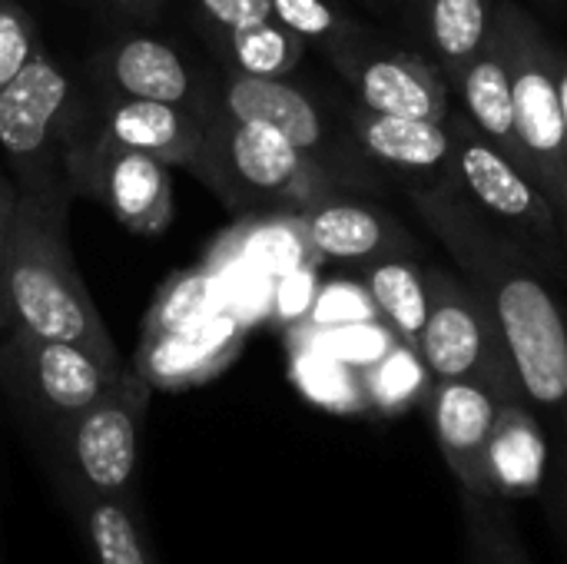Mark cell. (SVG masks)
<instances>
[{"label":"cell","instance_id":"f1b7e54d","mask_svg":"<svg viewBox=\"0 0 567 564\" xmlns=\"http://www.w3.org/2000/svg\"><path fill=\"white\" fill-rule=\"evenodd\" d=\"M409 349H412L409 342H399L375 366L362 369L365 396H369L372 406L395 412V409H402L415 396V389H422V372H429V369L419 359V352H409Z\"/></svg>","mask_w":567,"mask_h":564},{"label":"cell","instance_id":"4dcf8cb0","mask_svg":"<svg viewBox=\"0 0 567 564\" xmlns=\"http://www.w3.org/2000/svg\"><path fill=\"white\" fill-rule=\"evenodd\" d=\"M40 47L30 13L13 0H0V90L40 53Z\"/></svg>","mask_w":567,"mask_h":564},{"label":"cell","instance_id":"e0dca14e","mask_svg":"<svg viewBox=\"0 0 567 564\" xmlns=\"http://www.w3.org/2000/svg\"><path fill=\"white\" fill-rule=\"evenodd\" d=\"M488 455H492L498 499H525L542 489L548 469V445L542 425L522 402L515 399L498 402Z\"/></svg>","mask_w":567,"mask_h":564},{"label":"cell","instance_id":"7c38bea8","mask_svg":"<svg viewBox=\"0 0 567 564\" xmlns=\"http://www.w3.org/2000/svg\"><path fill=\"white\" fill-rule=\"evenodd\" d=\"M243 346V319L223 309L189 329L146 332L143 339V372L163 386H189L219 372Z\"/></svg>","mask_w":567,"mask_h":564},{"label":"cell","instance_id":"2e32d148","mask_svg":"<svg viewBox=\"0 0 567 564\" xmlns=\"http://www.w3.org/2000/svg\"><path fill=\"white\" fill-rule=\"evenodd\" d=\"M359 93L372 113L442 120L449 113L445 86L415 57H379L359 70Z\"/></svg>","mask_w":567,"mask_h":564},{"label":"cell","instance_id":"5bb4252c","mask_svg":"<svg viewBox=\"0 0 567 564\" xmlns=\"http://www.w3.org/2000/svg\"><path fill=\"white\" fill-rule=\"evenodd\" d=\"M106 76L116 96L159 100L193 110L199 106L196 83L186 60L179 57V50L153 37H133L116 43L106 53Z\"/></svg>","mask_w":567,"mask_h":564},{"label":"cell","instance_id":"6da1fadb","mask_svg":"<svg viewBox=\"0 0 567 564\" xmlns=\"http://www.w3.org/2000/svg\"><path fill=\"white\" fill-rule=\"evenodd\" d=\"M63 209L66 206L60 203L17 193L7 259L10 326H20L40 339L80 346L110 372H123L116 342L66 249Z\"/></svg>","mask_w":567,"mask_h":564},{"label":"cell","instance_id":"9a60e30c","mask_svg":"<svg viewBox=\"0 0 567 564\" xmlns=\"http://www.w3.org/2000/svg\"><path fill=\"white\" fill-rule=\"evenodd\" d=\"M458 170L485 209H492L505 219H515V223H528L535 229L555 226L545 196H538V189L528 183L525 170L518 163H512L498 146L465 140L458 150Z\"/></svg>","mask_w":567,"mask_h":564},{"label":"cell","instance_id":"52a82bcc","mask_svg":"<svg viewBox=\"0 0 567 564\" xmlns=\"http://www.w3.org/2000/svg\"><path fill=\"white\" fill-rule=\"evenodd\" d=\"M76 183L96 189L110 213L140 236L163 233L173 219L169 163L156 156L90 136L83 146H73V186Z\"/></svg>","mask_w":567,"mask_h":564},{"label":"cell","instance_id":"4fadbf2b","mask_svg":"<svg viewBox=\"0 0 567 564\" xmlns=\"http://www.w3.org/2000/svg\"><path fill=\"white\" fill-rule=\"evenodd\" d=\"M216 106L236 120L266 123L279 130L306 153H312L326 140L316 103L302 90L282 83V76H252L243 70L226 73Z\"/></svg>","mask_w":567,"mask_h":564},{"label":"cell","instance_id":"9c48e42d","mask_svg":"<svg viewBox=\"0 0 567 564\" xmlns=\"http://www.w3.org/2000/svg\"><path fill=\"white\" fill-rule=\"evenodd\" d=\"M146 386L123 372L83 416L73 419V459L96 492H120L136 472V425Z\"/></svg>","mask_w":567,"mask_h":564},{"label":"cell","instance_id":"44dd1931","mask_svg":"<svg viewBox=\"0 0 567 564\" xmlns=\"http://www.w3.org/2000/svg\"><path fill=\"white\" fill-rule=\"evenodd\" d=\"M365 289L385 319V326L415 349L429 312H432V289L422 283L415 266L409 263H379L369 269Z\"/></svg>","mask_w":567,"mask_h":564},{"label":"cell","instance_id":"836d02e7","mask_svg":"<svg viewBox=\"0 0 567 564\" xmlns=\"http://www.w3.org/2000/svg\"><path fill=\"white\" fill-rule=\"evenodd\" d=\"M199 7H203V13L216 27H223L229 33L276 17L272 13V0H199Z\"/></svg>","mask_w":567,"mask_h":564},{"label":"cell","instance_id":"cb8c5ba5","mask_svg":"<svg viewBox=\"0 0 567 564\" xmlns=\"http://www.w3.org/2000/svg\"><path fill=\"white\" fill-rule=\"evenodd\" d=\"M226 286L223 279H216L213 273H189V276H179L173 279L153 312H150V326L146 332H176V329H189L223 309H233L229 299H226Z\"/></svg>","mask_w":567,"mask_h":564},{"label":"cell","instance_id":"603a6c76","mask_svg":"<svg viewBox=\"0 0 567 564\" xmlns=\"http://www.w3.org/2000/svg\"><path fill=\"white\" fill-rule=\"evenodd\" d=\"M472 564H532L508 499H475L462 492Z\"/></svg>","mask_w":567,"mask_h":564},{"label":"cell","instance_id":"d6a6232c","mask_svg":"<svg viewBox=\"0 0 567 564\" xmlns=\"http://www.w3.org/2000/svg\"><path fill=\"white\" fill-rule=\"evenodd\" d=\"M272 13L306 40H326L339 30V17L326 0H272Z\"/></svg>","mask_w":567,"mask_h":564},{"label":"cell","instance_id":"3957f363","mask_svg":"<svg viewBox=\"0 0 567 564\" xmlns=\"http://www.w3.org/2000/svg\"><path fill=\"white\" fill-rule=\"evenodd\" d=\"M203 146L196 173L233 203H286L306 206L319 193V173L306 150L266 123H249L219 106H196Z\"/></svg>","mask_w":567,"mask_h":564},{"label":"cell","instance_id":"4316f807","mask_svg":"<svg viewBox=\"0 0 567 564\" xmlns=\"http://www.w3.org/2000/svg\"><path fill=\"white\" fill-rule=\"evenodd\" d=\"M229 50H233L236 70L252 73V76H282L299 63L306 50V37H299L296 30H289L286 23L272 17V20L229 33Z\"/></svg>","mask_w":567,"mask_h":564},{"label":"cell","instance_id":"ac0fdd59","mask_svg":"<svg viewBox=\"0 0 567 564\" xmlns=\"http://www.w3.org/2000/svg\"><path fill=\"white\" fill-rule=\"evenodd\" d=\"M462 93H465V106L472 113V120L478 123V130L485 136H492V143L528 173L525 163V150L518 140V126H515V86H512V66L505 57V47L492 43V53L475 57L465 73H462Z\"/></svg>","mask_w":567,"mask_h":564},{"label":"cell","instance_id":"7a4b0ae2","mask_svg":"<svg viewBox=\"0 0 567 564\" xmlns=\"http://www.w3.org/2000/svg\"><path fill=\"white\" fill-rule=\"evenodd\" d=\"M76 90L60 63L40 53L0 90V150L17 193L66 206L73 193Z\"/></svg>","mask_w":567,"mask_h":564},{"label":"cell","instance_id":"d590c367","mask_svg":"<svg viewBox=\"0 0 567 564\" xmlns=\"http://www.w3.org/2000/svg\"><path fill=\"white\" fill-rule=\"evenodd\" d=\"M558 96H561V116H565V136H567V57L558 53Z\"/></svg>","mask_w":567,"mask_h":564},{"label":"cell","instance_id":"7402d4cb","mask_svg":"<svg viewBox=\"0 0 567 564\" xmlns=\"http://www.w3.org/2000/svg\"><path fill=\"white\" fill-rule=\"evenodd\" d=\"M309 239L322 259H365L389 246L385 219H379L372 209L362 206H316L306 216Z\"/></svg>","mask_w":567,"mask_h":564},{"label":"cell","instance_id":"d6986e66","mask_svg":"<svg viewBox=\"0 0 567 564\" xmlns=\"http://www.w3.org/2000/svg\"><path fill=\"white\" fill-rule=\"evenodd\" d=\"M359 140L382 160L402 170H435L449 156L442 120L369 113L359 120Z\"/></svg>","mask_w":567,"mask_h":564},{"label":"cell","instance_id":"30bf717a","mask_svg":"<svg viewBox=\"0 0 567 564\" xmlns=\"http://www.w3.org/2000/svg\"><path fill=\"white\" fill-rule=\"evenodd\" d=\"M415 352L435 382L475 379L492 352L485 316L445 276H432V312Z\"/></svg>","mask_w":567,"mask_h":564},{"label":"cell","instance_id":"e575fe53","mask_svg":"<svg viewBox=\"0 0 567 564\" xmlns=\"http://www.w3.org/2000/svg\"><path fill=\"white\" fill-rule=\"evenodd\" d=\"M13 209H17V186L0 170V332L10 329V299H7V259H10V236H13Z\"/></svg>","mask_w":567,"mask_h":564},{"label":"cell","instance_id":"d4e9b609","mask_svg":"<svg viewBox=\"0 0 567 564\" xmlns=\"http://www.w3.org/2000/svg\"><path fill=\"white\" fill-rule=\"evenodd\" d=\"M296 379H299L302 392L312 396L319 406L342 409V412L369 406L362 369L329 356L319 346L299 342V349H296Z\"/></svg>","mask_w":567,"mask_h":564},{"label":"cell","instance_id":"277c9868","mask_svg":"<svg viewBox=\"0 0 567 564\" xmlns=\"http://www.w3.org/2000/svg\"><path fill=\"white\" fill-rule=\"evenodd\" d=\"M495 37L505 47L512 66L515 126L528 173L545 186V193H551L555 203L567 209V136L558 96V57L535 33V27L508 7L502 10Z\"/></svg>","mask_w":567,"mask_h":564},{"label":"cell","instance_id":"5b68a950","mask_svg":"<svg viewBox=\"0 0 567 564\" xmlns=\"http://www.w3.org/2000/svg\"><path fill=\"white\" fill-rule=\"evenodd\" d=\"M495 322L522 392L542 409L567 406V322L528 273H508L495 289Z\"/></svg>","mask_w":567,"mask_h":564},{"label":"cell","instance_id":"f546056e","mask_svg":"<svg viewBox=\"0 0 567 564\" xmlns=\"http://www.w3.org/2000/svg\"><path fill=\"white\" fill-rule=\"evenodd\" d=\"M90 542L100 564H150L136 525L116 502H96L90 512Z\"/></svg>","mask_w":567,"mask_h":564},{"label":"cell","instance_id":"ffe728a7","mask_svg":"<svg viewBox=\"0 0 567 564\" xmlns=\"http://www.w3.org/2000/svg\"><path fill=\"white\" fill-rule=\"evenodd\" d=\"M233 249L239 253L243 263L262 269L266 276H289L299 269H316L322 263L302 216L249 223L246 229H239Z\"/></svg>","mask_w":567,"mask_h":564},{"label":"cell","instance_id":"484cf974","mask_svg":"<svg viewBox=\"0 0 567 564\" xmlns=\"http://www.w3.org/2000/svg\"><path fill=\"white\" fill-rule=\"evenodd\" d=\"M429 30L439 47V53L449 60V66L465 70L485 37H488V7L485 0H432L429 3Z\"/></svg>","mask_w":567,"mask_h":564},{"label":"cell","instance_id":"8fae6325","mask_svg":"<svg viewBox=\"0 0 567 564\" xmlns=\"http://www.w3.org/2000/svg\"><path fill=\"white\" fill-rule=\"evenodd\" d=\"M96 136L123 150H136L169 166H189V170L196 166L203 146V126L193 106L136 100V96H113Z\"/></svg>","mask_w":567,"mask_h":564},{"label":"cell","instance_id":"ba28073f","mask_svg":"<svg viewBox=\"0 0 567 564\" xmlns=\"http://www.w3.org/2000/svg\"><path fill=\"white\" fill-rule=\"evenodd\" d=\"M498 396L478 379H445L429 392V416L435 442L465 495L498 499L492 472V432L498 419Z\"/></svg>","mask_w":567,"mask_h":564},{"label":"cell","instance_id":"83f0119b","mask_svg":"<svg viewBox=\"0 0 567 564\" xmlns=\"http://www.w3.org/2000/svg\"><path fill=\"white\" fill-rule=\"evenodd\" d=\"M299 342L319 346L329 356H336L355 369H369L382 356H389L402 339L375 319H355V322H336V326H312L309 322L302 329Z\"/></svg>","mask_w":567,"mask_h":564},{"label":"cell","instance_id":"8992f818","mask_svg":"<svg viewBox=\"0 0 567 564\" xmlns=\"http://www.w3.org/2000/svg\"><path fill=\"white\" fill-rule=\"evenodd\" d=\"M3 336H7L0 346L3 379L20 386L47 412L66 419L83 416L126 372V369L110 372L86 349L56 339H40L20 326H10Z\"/></svg>","mask_w":567,"mask_h":564},{"label":"cell","instance_id":"1f68e13d","mask_svg":"<svg viewBox=\"0 0 567 564\" xmlns=\"http://www.w3.org/2000/svg\"><path fill=\"white\" fill-rule=\"evenodd\" d=\"M375 302L372 296H362L359 289L336 283L316 293V302L309 309L312 326H336V322H355V319H375Z\"/></svg>","mask_w":567,"mask_h":564}]
</instances>
